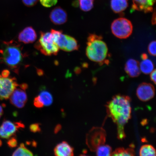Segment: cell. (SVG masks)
<instances>
[{"label":"cell","instance_id":"ba28073f","mask_svg":"<svg viewBox=\"0 0 156 156\" xmlns=\"http://www.w3.org/2000/svg\"><path fill=\"white\" fill-rule=\"evenodd\" d=\"M136 94L140 100L144 102L149 101L154 96V87L151 83H142L136 89Z\"/></svg>","mask_w":156,"mask_h":156},{"label":"cell","instance_id":"ffe728a7","mask_svg":"<svg viewBox=\"0 0 156 156\" xmlns=\"http://www.w3.org/2000/svg\"><path fill=\"white\" fill-rule=\"evenodd\" d=\"M39 97L44 106H48L52 104L53 102V98L50 93L47 91H43L41 92Z\"/></svg>","mask_w":156,"mask_h":156},{"label":"cell","instance_id":"2e32d148","mask_svg":"<svg viewBox=\"0 0 156 156\" xmlns=\"http://www.w3.org/2000/svg\"><path fill=\"white\" fill-rule=\"evenodd\" d=\"M141 58L142 61L139 63L140 71L146 75L151 73L154 69L153 62L148 58V56L145 54L142 55Z\"/></svg>","mask_w":156,"mask_h":156},{"label":"cell","instance_id":"4fadbf2b","mask_svg":"<svg viewBox=\"0 0 156 156\" xmlns=\"http://www.w3.org/2000/svg\"><path fill=\"white\" fill-rule=\"evenodd\" d=\"M53 36V40L59 49L65 51L68 44V35L64 34L61 30L52 29L51 30Z\"/></svg>","mask_w":156,"mask_h":156},{"label":"cell","instance_id":"f1b7e54d","mask_svg":"<svg viewBox=\"0 0 156 156\" xmlns=\"http://www.w3.org/2000/svg\"><path fill=\"white\" fill-rule=\"evenodd\" d=\"M40 124L38 123H35L31 124L29 126V129L31 132L33 133L40 132L41 129Z\"/></svg>","mask_w":156,"mask_h":156},{"label":"cell","instance_id":"e575fe53","mask_svg":"<svg viewBox=\"0 0 156 156\" xmlns=\"http://www.w3.org/2000/svg\"><path fill=\"white\" fill-rule=\"evenodd\" d=\"M62 129V126L61 125L58 124L55 126L54 129V133L55 134L57 133H58Z\"/></svg>","mask_w":156,"mask_h":156},{"label":"cell","instance_id":"30bf717a","mask_svg":"<svg viewBox=\"0 0 156 156\" xmlns=\"http://www.w3.org/2000/svg\"><path fill=\"white\" fill-rule=\"evenodd\" d=\"M50 18L51 21L54 24H63L67 21V13L62 8L60 7H56L52 9L50 12Z\"/></svg>","mask_w":156,"mask_h":156},{"label":"cell","instance_id":"6da1fadb","mask_svg":"<svg viewBox=\"0 0 156 156\" xmlns=\"http://www.w3.org/2000/svg\"><path fill=\"white\" fill-rule=\"evenodd\" d=\"M130 99L125 95H116L107 103L106 108L108 116L117 125L119 139L125 137L124 126L131 118Z\"/></svg>","mask_w":156,"mask_h":156},{"label":"cell","instance_id":"4316f807","mask_svg":"<svg viewBox=\"0 0 156 156\" xmlns=\"http://www.w3.org/2000/svg\"><path fill=\"white\" fill-rule=\"evenodd\" d=\"M156 43L155 41H153L148 46V51L149 53L151 55L153 56L156 55Z\"/></svg>","mask_w":156,"mask_h":156},{"label":"cell","instance_id":"8fae6325","mask_svg":"<svg viewBox=\"0 0 156 156\" xmlns=\"http://www.w3.org/2000/svg\"><path fill=\"white\" fill-rule=\"evenodd\" d=\"M18 39L19 42L24 44H32L37 40V34L32 27H28L19 33Z\"/></svg>","mask_w":156,"mask_h":156},{"label":"cell","instance_id":"9c48e42d","mask_svg":"<svg viewBox=\"0 0 156 156\" xmlns=\"http://www.w3.org/2000/svg\"><path fill=\"white\" fill-rule=\"evenodd\" d=\"M9 98L11 104L20 108L24 107L27 101L26 93L20 89H16Z\"/></svg>","mask_w":156,"mask_h":156},{"label":"cell","instance_id":"74e56055","mask_svg":"<svg viewBox=\"0 0 156 156\" xmlns=\"http://www.w3.org/2000/svg\"><path fill=\"white\" fill-rule=\"evenodd\" d=\"M32 145L34 146V147H36L37 146V143L35 141H34L32 142Z\"/></svg>","mask_w":156,"mask_h":156},{"label":"cell","instance_id":"d590c367","mask_svg":"<svg viewBox=\"0 0 156 156\" xmlns=\"http://www.w3.org/2000/svg\"><path fill=\"white\" fill-rule=\"evenodd\" d=\"M19 86L20 87L21 89L24 91L26 90L28 87V86L27 85V84L25 83L21 84Z\"/></svg>","mask_w":156,"mask_h":156},{"label":"cell","instance_id":"7402d4cb","mask_svg":"<svg viewBox=\"0 0 156 156\" xmlns=\"http://www.w3.org/2000/svg\"><path fill=\"white\" fill-rule=\"evenodd\" d=\"M135 152L132 148L124 149L123 148H119L112 152L111 156H134Z\"/></svg>","mask_w":156,"mask_h":156},{"label":"cell","instance_id":"44dd1931","mask_svg":"<svg viewBox=\"0 0 156 156\" xmlns=\"http://www.w3.org/2000/svg\"><path fill=\"white\" fill-rule=\"evenodd\" d=\"M140 155L141 156H155L156 151L155 148L150 145L142 146L140 149Z\"/></svg>","mask_w":156,"mask_h":156},{"label":"cell","instance_id":"f546056e","mask_svg":"<svg viewBox=\"0 0 156 156\" xmlns=\"http://www.w3.org/2000/svg\"><path fill=\"white\" fill-rule=\"evenodd\" d=\"M7 145L10 148L16 147L17 145V140L15 137H12L7 142Z\"/></svg>","mask_w":156,"mask_h":156},{"label":"cell","instance_id":"83f0119b","mask_svg":"<svg viewBox=\"0 0 156 156\" xmlns=\"http://www.w3.org/2000/svg\"><path fill=\"white\" fill-rule=\"evenodd\" d=\"M39 0H22L23 3L26 6L32 7L34 6L37 3Z\"/></svg>","mask_w":156,"mask_h":156},{"label":"cell","instance_id":"7a4b0ae2","mask_svg":"<svg viewBox=\"0 0 156 156\" xmlns=\"http://www.w3.org/2000/svg\"><path fill=\"white\" fill-rule=\"evenodd\" d=\"M0 53L3 63L15 73L18 74L19 68L26 55L23 52V47L21 44L13 41L4 42Z\"/></svg>","mask_w":156,"mask_h":156},{"label":"cell","instance_id":"8992f818","mask_svg":"<svg viewBox=\"0 0 156 156\" xmlns=\"http://www.w3.org/2000/svg\"><path fill=\"white\" fill-rule=\"evenodd\" d=\"M15 77H4L0 75V100L8 99L19 86Z\"/></svg>","mask_w":156,"mask_h":156},{"label":"cell","instance_id":"603a6c76","mask_svg":"<svg viewBox=\"0 0 156 156\" xmlns=\"http://www.w3.org/2000/svg\"><path fill=\"white\" fill-rule=\"evenodd\" d=\"M97 155L98 156H111L112 148L108 145H102L99 146L96 150Z\"/></svg>","mask_w":156,"mask_h":156},{"label":"cell","instance_id":"7c38bea8","mask_svg":"<svg viewBox=\"0 0 156 156\" xmlns=\"http://www.w3.org/2000/svg\"><path fill=\"white\" fill-rule=\"evenodd\" d=\"M132 9L136 10L149 12L153 11L155 0H132Z\"/></svg>","mask_w":156,"mask_h":156},{"label":"cell","instance_id":"484cf974","mask_svg":"<svg viewBox=\"0 0 156 156\" xmlns=\"http://www.w3.org/2000/svg\"><path fill=\"white\" fill-rule=\"evenodd\" d=\"M58 0H40L41 3L46 7H50L56 5Z\"/></svg>","mask_w":156,"mask_h":156},{"label":"cell","instance_id":"ac0fdd59","mask_svg":"<svg viewBox=\"0 0 156 156\" xmlns=\"http://www.w3.org/2000/svg\"><path fill=\"white\" fill-rule=\"evenodd\" d=\"M5 131L11 136L14 135L19 129L16 122L13 123L9 120H5L1 126Z\"/></svg>","mask_w":156,"mask_h":156},{"label":"cell","instance_id":"52a82bcc","mask_svg":"<svg viewBox=\"0 0 156 156\" xmlns=\"http://www.w3.org/2000/svg\"><path fill=\"white\" fill-rule=\"evenodd\" d=\"M105 140L106 135L104 130L101 128L93 129L87 136V144L94 151L99 146L105 143Z\"/></svg>","mask_w":156,"mask_h":156},{"label":"cell","instance_id":"3957f363","mask_svg":"<svg viewBox=\"0 0 156 156\" xmlns=\"http://www.w3.org/2000/svg\"><path fill=\"white\" fill-rule=\"evenodd\" d=\"M102 37L91 34L88 37L87 56L91 61L99 64L107 62L108 49L107 44L102 40Z\"/></svg>","mask_w":156,"mask_h":156},{"label":"cell","instance_id":"9a60e30c","mask_svg":"<svg viewBox=\"0 0 156 156\" xmlns=\"http://www.w3.org/2000/svg\"><path fill=\"white\" fill-rule=\"evenodd\" d=\"M125 70L126 73L131 77H137L141 73L139 62L132 58L128 60L126 62Z\"/></svg>","mask_w":156,"mask_h":156},{"label":"cell","instance_id":"5bb4252c","mask_svg":"<svg viewBox=\"0 0 156 156\" xmlns=\"http://www.w3.org/2000/svg\"><path fill=\"white\" fill-rule=\"evenodd\" d=\"M73 148L66 141L58 144L54 149L55 155L57 156H73Z\"/></svg>","mask_w":156,"mask_h":156},{"label":"cell","instance_id":"d6986e66","mask_svg":"<svg viewBox=\"0 0 156 156\" xmlns=\"http://www.w3.org/2000/svg\"><path fill=\"white\" fill-rule=\"evenodd\" d=\"M94 0H77L76 3L82 10L84 12L90 11L93 9Z\"/></svg>","mask_w":156,"mask_h":156},{"label":"cell","instance_id":"cb8c5ba5","mask_svg":"<svg viewBox=\"0 0 156 156\" xmlns=\"http://www.w3.org/2000/svg\"><path fill=\"white\" fill-rule=\"evenodd\" d=\"M12 156H32L34 155L32 152L25 147L24 144L21 143L20 146L13 152Z\"/></svg>","mask_w":156,"mask_h":156},{"label":"cell","instance_id":"836d02e7","mask_svg":"<svg viewBox=\"0 0 156 156\" xmlns=\"http://www.w3.org/2000/svg\"><path fill=\"white\" fill-rule=\"evenodd\" d=\"M10 74V72L9 70L5 69L2 72V75H1L2 76L4 77H9Z\"/></svg>","mask_w":156,"mask_h":156},{"label":"cell","instance_id":"d6a6232c","mask_svg":"<svg viewBox=\"0 0 156 156\" xmlns=\"http://www.w3.org/2000/svg\"><path fill=\"white\" fill-rule=\"evenodd\" d=\"M151 74V80L153 81L155 84H156V69H154L153 70Z\"/></svg>","mask_w":156,"mask_h":156},{"label":"cell","instance_id":"5b68a950","mask_svg":"<svg viewBox=\"0 0 156 156\" xmlns=\"http://www.w3.org/2000/svg\"><path fill=\"white\" fill-rule=\"evenodd\" d=\"M111 29L113 34L116 37L126 39L132 34L133 27L129 20L120 17L113 21L111 25Z\"/></svg>","mask_w":156,"mask_h":156},{"label":"cell","instance_id":"4dcf8cb0","mask_svg":"<svg viewBox=\"0 0 156 156\" xmlns=\"http://www.w3.org/2000/svg\"><path fill=\"white\" fill-rule=\"evenodd\" d=\"M34 106L38 108H41L43 107L44 105L42 101L40 100L39 95L35 98L34 100Z\"/></svg>","mask_w":156,"mask_h":156},{"label":"cell","instance_id":"8d00e7d4","mask_svg":"<svg viewBox=\"0 0 156 156\" xmlns=\"http://www.w3.org/2000/svg\"><path fill=\"white\" fill-rule=\"evenodd\" d=\"M3 113V110L2 106L0 105V118H1Z\"/></svg>","mask_w":156,"mask_h":156},{"label":"cell","instance_id":"e0dca14e","mask_svg":"<svg viewBox=\"0 0 156 156\" xmlns=\"http://www.w3.org/2000/svg\"><path fill=\"white\" fill-rule=\"evenodd\" d=\"M110 5L114 12L121 13L128 7V0H111Z\"/></svg>","mask_w":156,"mask_h":156},{"label":"cell","instance_id":"f35d334b","mask_svg":"<svg viewBox=\"0 0 156 156\" xmlns=\"http://www.w3.org/2000/svg\"><path fill=\"white\" fill-rule=\"evenodd\" d=\"M2 145V142L1 139H0V147Z\"/></svg>","mask_w":156,"mask_h":156},{"label":"cell","instance_id":"277c9868","mask_svg":"<svg viewBox=\"0 0 156 156\" xmlns=\"http://www.w3.org/2000/svg\"><path fill=\"white\" fill-rule=\"evenodd\" d=\"M34 46L42 54L47 56L57 55L59 50L51 32H41L40 38Z\"/></svg>","mask_w":156,"mask_h":156},{"label":"cell","instance_id":"1f68e13d","mask_svg":"<svg viewBox=\"0 0 156 156\" xmlns=\"http://www.w3.org/2000/svg\"><path fill=\"white\" fill-rule=\"evenodd\" d=\"M12 136L7 133L1 126L0 127V137L3 139H9Z\"/></svg>","mask_w":156,"mask_h":156},{"label":"cell","instance_id":"d4e9b609","mask_svg":"<svg viewBox=\"0 0 156 156\" xmlns=\"http://www.w3.org/2000/svg\"><path fill=\"white\" fill-rule=\"evenodd\" d=\"M79 47L77 40L73 37L68 36V44L64 51L69 52L77 50Z\"/></svg>","mask_w":156,"mask_h":156}]
</instances>
